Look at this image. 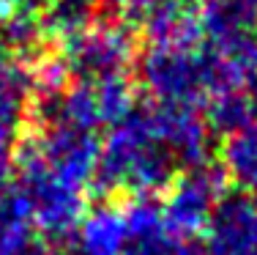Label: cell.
Returning a JSON list of instances; mask_svg holds the SVG:
<instances>
[{
  "label": "cell",
  "instance_id": "1",
  "mask_svg": "<svg viewBox=\"0 0 257 255\" xmlns=\"http://www.w3.org/2000/svg\"><path fill=\"white\" fill-rule=\"evenodd\" d=\"M175 167L178 162L159 137L151 105H143L134 107L107 135L90 190L134 192L137 198H151L154 192H167L175 179Z\"/></svg>",
  "mask_w": 257,
  "mask_h": 255
},
{
  "label": "cell",
  "instance_id": "2",
  "mask_svg": "<svg viewBox=\"0 0 257 255\" xmlns=\"http://www.w3.org/2000/svg\"><path fill=\"white\" fill-rule=\"evenodd\" d=\"M140 80L154 105L197 110L211 102V52L148 47L140 58Z\"/></svg>",
  "mask_w": 257,
  "mask_h": 255
},
{
  "label": "cell",
  "instance_id": "3",
  "mask_svg": "<svg viewBox=\"0 0 257 255\" xmlns=\"http://www.w3.org/2000/svg\"><path fill=\"white\" fill-rule=\"evenodd\" d=\"M137 55V41L123 20H96L77 39L66 41L60 58L79 82H99L107 77H126Z\"/></svg>",
  "mask_w": 257,
  "mask_h": 255
},
{
  "label": "cell",
  "instance_id": "4",
  "mask_svg": "<svg viewBox=\"0 0 257 255\" xmlns=\"http://www.w3.org/2000/svg\"><path fill=\"white\" fill-rule=\"evenodd\" d=\"M224 192H227V176L222 167L208 162L200 167H189L183 176L173 179L164 195L162 220L167 230L178 239L192 241L200 230H205Z\"/></svg>",
  "mask_w": 257,
  "mask_h": 255
},
{
  "label": "cell",
  "instance_id": "5",
  "mask_svg": "<svg viewBox=\"0 0 257 255\" xmlns=\"http://www.w3.org/2000/svg\"><path fill=\"white\" fill-rule=\"evenodd\" d=\"M30 77L28 63L0 47V190L14 167L17 129L28 118Z\"/></svg>",
  "mask_w": 257,
  "mask_h": 255
},
{
  "label": "cell",
  "instance_id": "6",
  "mask_svg": "<svg viewBox=\"0 0 257 255\" xmlns=\"http://www.w3.org/2000/svg\"><path fill=\"white\" fill-rule=\"evenodd\" d=\"M205 255H257V206L224 195L205 225Z\"/></svg>",
  "mask_w": 257,
  "mask_h": 255
},
{
  "label": "cell",
  "instance_id": "7",
  "mask_svg": "<svg viewBox=\"0 0 257 255\" xmlns=\"http://www.w3.org/2000/svg\"><path fill=\"white\" fill-rule=\"evenodd\" d=\"M128 244L123 255H205L194 241L178 239L162 220V206L154 198H134L123 209Z\"/></svg>",
  "mask_w": 257,
  "mask_h": 255
},
{
  "label": "cell",
  "instance_id": "8",
  "mask_svg": "<svg viewBox=\"0 0 257 255\" xmlns=\"http://www.w3.org/2000/svg\"><path fill=\"white\" fill-rule=\"evenodd\" d=\"M151 113H154L156 129L162 143L173 154L178 165L200 167L205 165L208 148H211V129L197 110L189 107H164L151 102Z\"/></svg>",
  "mask_w": 257,
  "mask_h": 255
},
{
  "label": "cell",
  "instance_id": "9",
  "mask_svg": "<svg viewBox=\"0 0 257 255\" xmlns=\"http://www.w3.org/2000/svg\"><path fill=\"white\" fill-rule=\"evenodd\" d=\"M148 47H203V25L197 17V3L192 0H164L143 20Z\"/></svg>",
  "mask_w": 257,
  "mask_h": 255
},
{
  "label": "cell",
  "instance_id": "10",
  "mask_svg": "<svg viewBox=\"0 0 257 255\" xmlns=\"http://www.w3.org/2000/svg\"><path fill=\"white\" fill-rule=\"evenodd\" d=\"M77 255H123L128 244L123 206L101 203L82 217L71 236Z\"/></svg>",
  "mask_w": 257,
  "mask_h": 255
},
{
  "label": "cell",
  "instance_id": "11",
  "mask_svg": "<svg viewBox=\"0 0 257 255\" xmlns=\"http://www.w3.org/2000/svg\"><path fill=\"white\" fill-rule=\"evenodd\" d=\"M99 9L101 0H47V6L39 11L41 41L63 47L93 25Z\"/></svg>",
  "mask_w": 257,
  "mask_h": 255
},
{
  "label": "cell",
  "instance_id": "12",
  "mask_svg": "<svg viewBox=\"0 0 257 255\" xmlns=\"http://www.w3.org/2000/svg\"><path fill=\"white\" fill-rule=\"evenodd\" d=\"M33 214L17 187L0 190V255H30L41 239L33 233Z\"/></svg>",
  "mask_w": 257,
  "mask_h": 255
},
{
  "label": "cell",
  "instance_id": "13",
  "mask_svg": "<svg viewBox=\"0 0 257 255\" xmlns=\"http://www.w3.org/2000/svg\"><path fill=\"white\" fill-rule=\"evenodd\" d=\"M222 170L238 187H257V121L227 135L222 145Z\"/></svg>",
  "mask_w": 257,
  "mask_h": 255
},
{
  "label": "cell",
  "instance_id": "14",
  "mask_svg": "<svg viewBox=\"0 0 257 255\" xmlns=\"http://www.w3.org/2000/svg\"><path fill=\"white\" fill-rule=\"evenodd\" d=\"M205 107H208L211 129L232 135V132H238L257 121V88L230 91V94H222L216 99H211Z\"/></svg>",
  "mask_w": 257,
  "mask_h": 255
},
{
  "label": "cell",
  "instance_id": "15",
  "mask_svg": "<svg viewBox=\"0 0 257 255\" xmlns=\"http://www.w3.org/2000/svg\"><path fill=\"white\" fill-rule=\"evenodd\" d=\"M101 3H107L109 9L118 11L120 17H128V20H145V17H148L159 3H164V0H101Z\"/></svg>",
  "mask_w": 257,
  "mask_h": 255
},
{
  "label": "cell",
  "instance_id": "16",
  "mask_svg": "<svg viewBox=\"0 0 257 255\" xmlns=\"http://www.w3.org/2000/svg\"><path fill=\"white\" fill-rule=\"evenodd\" d=\"M36 0H0V17H6L9 11L20 9V6H33Z\"/></svg>",
  "mask_w": 257,
  "mask_h": 255
},
{
  "label": "cell",
  "instance_id": "17",
  "mask_svg": "<svg viewBox=\"0 0 257 255\" xmlns=\"http://www.w3.org/2000/svg\"><path fill=\"white\" fill-rule=\"evenodd\" d=\"M30 255H52V250L44 244V241H39V244L33 247V252H30Z\"/></svg>",
  "mask_w": 257,
  "mask_h": 255
},
{
  "label": "cell",
  "instance_id": "18",
  "mask_svg": "<svg viewBox=\"0 0 257 255\" xmlns=\"http://www.w3.org/2000/svg\"><path fill=\"white\" fill-rule=\"evenodd\" d=\"M254 36H257V28H254Z\"/></svg>",
  "mask_w": 257,
  "mask_h": 255
}]
</instances>
